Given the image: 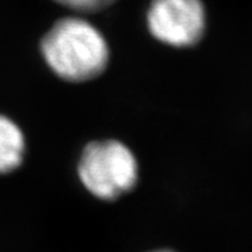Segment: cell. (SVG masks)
<instances>
[{"label": "cell", "mask_w": 252, "mask_h": 252, "mask_svg": "<svg viewBox=\"0 0 252 252\" xmlns=\"http://www.w3.org/2000/svg\"><path fill=\"white\" fill-rule=\"evenodd\" d=\"M41 49L51 69L69 81L94 79L108 63V46L104 36L80 18L56 23L44 36Z\"/></svg>", "instance_id": "cell-1"}, {"label": "cell", "mask_w": 252, "mask_h": 252, "mask_svg": "<svg viewBox=\"0 0 252 252\" xmlns=\"http://www.w3.org/2000/svg\"><path fill=\"white\" fill-rule=\"evenodd\" d=\"M79 178L94 196L112 200L129 192L137 182L135 156L117 140L90 143L79 161Z\"/></svg>", "instance_id": "cell-2"}, {"label": "cell", "mask_w": 252, "mask_h": 252, "mask_svg": "<svg viewBox=\"0 0 252 252\" xmlns=\"http://www.w3.org/2000/svg\"><path fill=\"white\" fill-rule=\"evenodd\" d=\"M147 26L158 41L171 46L195 45L206 30L202 0H153Z\"/></svg>", "instance_id": "cell-3"}, {"label": "cell", "mask_w": 252, "mask_h": 252, "mask_svg": "<svg viewBox=\"0 0 252 252\" xmlns=\"http://www.w3.org/2000/svg\"><path fill=\"white\" fill-rule=\"evenodd\" d=\"M26 152L24 135L13 121L0 117V174L16 170Z\"/></svg>", "instance_id": "cell-4"}, {"label": "cell", "mask_w": 252, "mask_h": 252, "mask_svg": "<svg viewBox=\"0 0 252 252\" xmlns=\"http://www.w3.org/2000/svg\"><path fill=\"white\" fill-rule=\"evenodd\" d=\"M63 6L81 11H98L111 6L115 0H56Z\"/></svg>", "instance_id": "cell-5"}, {"label": "cell", "mask_w": 252, "mask_h": 252, "mask_svg": "<svg viewBox=\"0 0 252 252\" xmlns=\"http://www.w3.org/2000/svg\"><path fill=\"white\" fill-rule=\"evenodd\" d=\"M154 252H172V251H167V250H162V251H154Z\"/></svg>", "instance_id": "cell-6"}]
</instances>
